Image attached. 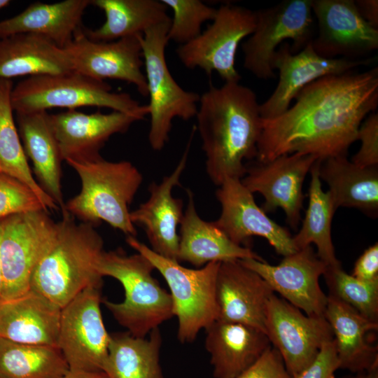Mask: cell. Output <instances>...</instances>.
<instances>
[{"mask_svg":"<svg viewBox=\"0 0 378 378\" xmlns=\"http://www.w3.org/2000/svg\"><path fill=\"white\" fill-rule=\"evenodd\" d=\"M349 378H378V368L370 371L356 373V375Z\"/></svg>","mask_w":378,"mask_h":378,"instance_id":"obj_45","label":"cell"},{"mask_svg":"<svg viewBox=\"0 0 378 378\" xmlns=\"http://www.w3.org/2000/svg\"><path fill=\"white\" fill-rule=\"evenodd\" d=\"M353 276L365 281L378 280V244L366 248L356 261Z\"/></svg>","mask_w":378,"mask_h":378,"instance_id":"obj_42","label":"cell"},{"mask_svg":"<svg viewBox=\"0 0 378 378\" xmlns=\"http://www.w3.org/2000/svg\"><path fill=\"white\" fill-rule=\"evenodd\" d=\"M173 13L167 37L179 46L186 44L196 37L202 31V24L212 21L217 8L200 0H161Z\"/></svg>","mask_w":378,"mask_h":378,"instance_id":"obj_37","label":"cell"},{"mask_svg":"<svg viewBox=\"0 0 378 378\" xmlns=\"http://www.w3.org/2000/svg\"><path fill=\"white\" fill-rule=\"evenodd\" d=\"M69 370L57 346L0 337V378H62Z\"/></svg>","mask_w":378,"mask_h":378,"instance_id":"obj_35","label":"cell"},{"mask_svg":"<svg viewBox=\"0 0 378 378\" xmlns=\"http://www.w3.org/2000/svg\"><path fill=\"white\" fill-rule=\"evenodd\" d=\"M91 5L102 10L106 18L95 29L82 27L83 34L94 41L142 35L155 25L171 21L161 0H91Z\"/></svg>","mask_w":378,"mask_h":378,"instance_id":"obj_31","label":"cell"},{"mask_svg":"<svg viewBox=\"0 0 378 378\" xmlns=\"http://www.w3.org/2000/svg\"><path fill=\"white\" fill-rule=\"evenodd\" d=\"M39 209L46 210L27 186L14 178L0 174V219Z\"/></svg>","mask_w":378,"mask_h":378,"instance_id":"obj_38","label":"cell"},{"mask_svg":"<svg viewBox=\"0 0 378 378\" xmlns=\"http://www.w3.org/2000/svg\"><path fill=\"white\" fill-rule=\"evenodd\" d=\"M192 133L185 152L174 171L159 183L148 187V199L130 211L132 223L139 225L146 232L151 249L157 254L178 261L179 235L178 226L183 216V201L174 197L172 191L180 184L187 162Z\"/></svg>","mask_w":378,"mask_h":378,"instance_id":"obj_21","label":"cell"},{"mask_svg":"<svg viewBox=\"0 0 378 378\" xmlns=\"http://www.w3.org/2000/svg\"><path fill=\"white\" fill-rule=\"evenodd\" d=\"M311 42L295 54L292 53L288 42L284 43L276 50L273 68L279 71V81L272 94L260 104L263 120L272 119L284 113L300 91L316 80L351 71L372 60L325 58L314 51Z\"/></svg>","mask_w":378,"mask_h":378,"instance_id":"obj_18","label":"cell"},{"mask_svg":"<svg viewBox=\"0 0 378 378\" xmlns=\"http://www.w3.org/2000/svg\"><path fill=\"white\" fill-rule=\"evenodd\" d=\"M103 372L108 378H164L160 364L162 336L159 328L148 338L130 332L111 334Z\"/></svg>","mask_w":378,"mask_h":378,"instance_id":"obj_32","label":"cell"},{"mask_svg":"<svg viewBox=\"0 0 378 378\" xmlns=\"http://www.w3.org/2000/svg\"><path fill=\"white\" fill-rule=\"evenodd\" d=\"M61 309L31 290L18 298L0 300V337L57 347Z\"/></svg>","mask_w":378,"mask_h":378,"instance_id":"obj_24","label":"cell"},{"mask_svg":"<svg viewBox=\"0 0 378 378\" xmlns=\"http://www.w3.org/2000/svg\"><path fill=\"white\" fill-rule=\"evenodd\" d=\"M255 12L230 4L217 8L207 28L191 41L178 46L176 53L184 66L200 68L207 75L216 72L224 83L239 82L235 68L237 48L254 31Z\"/></svg>","mask_w":378,"mask_h":378,"instance_id":"obj_11","label":"cell"},{"mask_svg":"<svg viewBox=\"0 0 378 378\" xmlns=\"http://www.w3.org/2000/svg\"><path fill=\"white\" fill-rule=\"evenodd\" d=\"M82 27L62 48L72 69L99 80L109 78L127 82L134 85L141 95L148 97L141 35L113 41H94L83 34Z\"/></svg>","mask_w":378,"mask_h":378,"instance_id":"obj_14","label":"cell"},{"mask_svg":"<svg viewBox=\"0 0 378 378\" xmlns=\"http://www.w3.org/2000/svg\"><path fill=\"white\" fill-rule=\"evenodd\" d=\"M57 223L44 209L13 214L1 219L0 300L18 298L29 290L31 274L51 246Z\"/></svg>","mask_w":378,"mask_h":378,"instance_id":"obj_10","label":"cell"},{"mask_svg":"<svg viewBox=\"0 0 378 378\" xmlns=\"http://www.w3.org/2000/svg\"><path fill=\"white\" fill-rule=\"evenodd\" d=\"M91 0L36 1L18 15L0 21V38L29 34L43 36L60 48L74 38Z\"/></svg>","mask_w":378,"mask_h":378,"instance_id":"obj_27","label":"cell"},{"mask_svg":"<svg viewBox=\"0 0 378 378\" xmlns=\"http://www.w3.org/2000/svg\"><path fill=\"white\" fill-rule=\"evenodd\" d=\"M18 130L27 158L32 163L37 182L62 212L65 203L62 191L59 148L47 111L16 113Z\"/></svg>","mask_w":378,"mask_h":378,"instance_id":"obj_28","label":"cell"},{"mask_svg":"<svg viewBox=\"0 0 378 378\" xmlns=\"http://www.w3.org/2000/svg\"><path fill=\"white\" fill-rule=\"evenodd\" d=\"M66 162L77 172L81 188L65 203L62 213L94 226L104 221L127 236L136 237L129 206L142 183L139 169L129 161L111 162L102 157Z\"/></svg>","mask_w":378,"mask_h":378,"instance_id":"obj_4","label":"cell"},{"mask_svg":"<svg viewBox=\"0 0 378 378\" xmlns=\"http://www.w3.org/2000/svg\"><path fill=\"white\" fill-rule=\"evenodd\" d=\"M62 378H108L104 372H88V371H73L68 372Z\"/></svg>","mask_w":378,"mask_h":378,"instance_id":"obj_44","label":"cell"},{"mask_svg":"<svg viewBox=\"0 0 378 378\" xmlns=\"http://www.w3.org/2000/svg\"><path fill=\"white\" fill-rule=\"evenodd\" d=\"M188 202L180 224L178 261L197 267L211 262L253 258L264 260L250 247L233 242L215 223L203 220L197 214L194 195L186 190Z\"/></svg>","mask_w":378,"mask_h":378,"instance_id":"obj_25","label":"cell"},{"mask_svg":"<svg viewBox=\"0 0 378 378\" xmlns=\"http://www.w3.org/2000/svg\"><path fill=\"white\" fill-rule=\"evenodd\" d=\"M339 360L334 339L323 346L314 361L293 378H335Z\"/></svg>","mask_w":378,"mask_h":378,"instance_id":"obj_41","label":"cell"},{"mask_svg":"<svg viewBox=\"0 0 378 378\" xmlns=\"http://www.w3.org/2000/svg\"><path fill=\"white\" fill-rule=\"evenodd\" d=\"M170 22L148 29L140 37L149 97L148 142L156 151L168 142L174 118L188 120L196 116L200 99L199 94L182 88L168 68L165 50Z\"/></svg>","mask_w":378,"mask_h":378,"instance_id":"obj_8","label":"cell"},{"mask_svg":"<svg viewBox=\"0 0 378 378\" xmlns=\"http://www.w3.org/2000/svg\"><path fill=\"white\" fill-rule=\"evenodd\" d=\"M255 12V29L241 43L243 65L256 78L267 80L275 76L273 59L281 44L290 40L295 54L313 40L312 0H285Z\"/></svg>","mask_w":378,"mask_h":378,"instance_id":"obj_9","label":"cell"},{"mask_svg":"<svg viewBox=\"0 0 378 378\" xmlns=\"http://www.w3.org/2000/svg\"><path fill=\"white\" fill-rule=\"evenodd\" d=\"M239 262L262 276L274 293L305 314L324 316L328 295L321 288L319 279L327 265L312 246L285 256L276 265L253 258Z\"/></svg>","mask_w":378,"mask_h":378,"instance_id":"obj_16","label":"cell"},{"mask_svg":"<svg viewBox=\"0 0 378 378\" xmlns=\"http://www.w3.org/2000/svg\"><path fill=\"white\" fill-rule=\"evenodd\" d=\"M10 79H0V174L14 178L27 186L48 211L59 209L45 192L31 173L15 125L10 94Z\"/></svg>","mask_w":378,"mask_h":378,"instance_id":"obj_34","label":"cell"},{"mask_svg":"<svg viewBox=\"0 0 378 378\" xmlns=\"http://www.w3.org/2000/svg\"><path fill=\"white\" fill-rule=\"evenodd\" d=\"M236 378H292L276 349L270 347L249 368Z\"/></svg>","mask_w":378,"mask_h":378,"instance_id":"obj_40","label":"cell"},{"mask_svg":"<svg viewBox=\"0 0 378 378\" xmlns=\"http://www.w3.org/2000/svg\"><path fill=\"white\" fill-rule=\"evenodd\" d=\"M100 290L88 287L61 309L57 347L69 370L103 372L111 335L102 316Z\"/></svg>","mask_w":378,"mask_h":378,"instance_id":"obj_12","label":"cell"},{"mask_svg":"<svg viewBox=\"0 0 378 378\" xmlns=\"http://www.w3.org/2000/svg\"><path fill=\"white\" fill-rule=\"evenodd\" d=\"M357 10L370 26L378 29V1L354 0Z\"/></svg>","mask_w":378,"mask_h":378,"instance_id":"obj_43","label":"cell"},{"mask_svg":"<svg viewBox=\"0 0 378 378\" xmlns=\"http://www.w3.org/2000/svg\"><path fill=\"white\" fill-rule=\"evenodd\" d=\"M279 116L263 120L256 160L284 155L347 156L358 128L378 106V68L330 75L304 87Z\"/></svg>","mask_w":378,"mask_h":378,"instance_id":"obj_1","label":"cell"},{"mask_svg":"<svg viewBox=\"0 0 378 378\" xmlns=\"http://www.w3.org/2000/svg\"><path fill=\"white\" fill-rule=\"evenodd\" d=\"M126 242L164 277L170 290L174 316L178 318L177 337L183 344L192 342L202 329L218 318L216 284L220 262L187 268L157 254L135 237L127 236Z\"/></svg>","mask_w":378,"mask_h":378,"instance_id":"obj_7","label":"cell"},{"mask_svg":"<svg viewBox=\"0 0 378 378\" xmlns=\"http://www.w3.org/2000/svg\"><path fill=\"white\" fill-rule=\"evenodd\" d=\"M330 295L347 304L358 313L378 321V280L365 281L347 274L342 265L328 267L323 275Z\"/></svg>","mask_w":378,"mask_h":378,"instance_id":"obj_36","label":"cell"},{"mask_svg":"<svg viewBox=\"0 0 378 378\" xmlns=\"http://www.w3.org/2000/svg\"><path fill=\"white\" fill-rule=\"evenodd\" d=\"M1 219H0V230H1ZM1 285H2V278H1V258H0V298H1Z\"/></svg>","mask_w":378,"mask_h":378,"instance_id":"obj_47","label":"cell"},{"mask_svg":"<svg viewBox=\"0 0 378 378\" xmlns=\"http://www.w3.org/2000/svg\"><path fill=\"white\" fill-rule=\"evenodd\" d=\"M197 129L206 156V171L214 184L241 179L244 160L257 155L262 118L255 93L239 82L211 85L200 95Z\"/></svg>","mask_w":378,"mask_h":378,"instance_id":"obj_2","label":"cell"},{"mask_svg":"<svg viewBox=\"0 0 378 378\" xmlns=\"http://www.w3.org/2000/svg\"><path fill=\"white\" fill-rule=\"evenodd\" d=\"M265 332L292 378L308 367L323 346L334 339L324 316L307 315L274 293L267 304Z\"/></svg>","mask_w":378,"mask_h":378,"instance_id":"obj_13","label":"cell"},{"mask_svg":"<svg viewBox=\"0 0 378 378\" xmlns=\"http://www.w3.org/2000/svg\"><path fill=\"white\" fill-rule=\"evenodd\" d=\"M10 101L15 113L81 106L104 107L145 115L148 113V106L140 105L130 94L113 92L106 81L74 70L27 77L13 88Z\"/></svg>","mask_w":378,"mask_h":378,"instance_id":"obj_6","label":"cell"},{"mask_svg":"<svg viewBox=\"0 0 378 378\" xmlns=\"http://www.w3.org/2000/svg\"><path fill=\"white\" fill-rule=\"evenodd\" d=\"M9 0H0V10L7 6L10 4Z\"/></svg>","mask_w":378,"mask_h":378,"instance_id":"obj_46","label":"cell"},{"mask_svg":"<svg viewBox=\"0 0 378 378\" xmlns=\"http://www.w3.org/2000/svg\"><path fill=\"white\" fill-rule=\"evenodd\" d=\"M317 31L311 42L325 58L357 59L378 48V29L359 14L354 0H312Z\"/></svg>","mask_w":378,"mask_h":378,"instance_id":"obj_15","label":"cell"},{"mask_svg":"<svg viewBox=\"0 0 378 378\" xmlns=\"http://www.w3.org/2000/svg\"><path fill=\"white\" fill-rule=\"evenodd\" d=\"M274 293L262 276L239 260L220 262L216 284L218 319L265 332L267 304Z\"/></svg>","mask_w":378,"mask_h":378,"instance_id":"obj_22","label":"cell"},{"mask_svg":"<svg viewBox=\"0 0 378 378\" xmlns=\"http://www.w3.org/2000/svg\"><path fill=\"white\" fill-rule=\"evenodd\" d=\"M100 274L118 280L125 290L121 302H102L131 335L146 337L174 316L171 295L153 276L154 267L141 254L122 249L104 251L97 264Z\"/></svg>","mask_w":378,"mask_h":378,"instance_id":"obj_5","label":"cell"},{"mask_svg":"<svg viewBox=\"0 0 378 378\" xmlns=\"http://www.w3.org/2000/svg\"><path fill=\"white\" fill-rule=\"evenodd\" d=\"M216 192L221 206L214 223L235 244L248 246L252 237L265 239L284 257L298 251L289 231L272 220L239 178H227ZM249 247V246H248Z\"/></svg>","mask_w":378,"mask_h":378,"instance_id":"obj_19","label":"cell"},{"mask_svg":"<svg viewBox=\"0 0 378 378\" xmlns=\"http://www.w3.org/2000/svg\"><path fill=\"white\" fill-rule=\"evenodd\" d=\"M318 175L328 186L335 207L359 209L370 216L378 212V167H361L347 156L320 160Z\"/></svg>","mask_w":378,"mask_h":378,"instance_id":"obj_29","label":"cell"},{"mask_svg":"<svg viewBox=\"0 0 378 378\" xmlns=\"http://www.w3.org/2000/svg\"><path fill=\"white\" fill-rule=\"evenodd\" d=\"M205 330L215 378H236L272 346L265 332L246 324L217 319Z\"/></svg>","mask_w":378,"mask_h":378,"instance_id":"obj_23","label":"cell"},{"mask_svg":"<svg viewBox=\"0 0 378 378\" xmlns=\"http://www.w3.org/2000/svg\"><path fill=\"white\" fill-rule=\"evenodd\" d=\"M317 160L311 155L293 153L267 162L256 160L246 165L241 181L251 192H258L264 197L261 208L265 212L281 208L288 223L296 229L301 219L303 183Z\"/></svg>","mask_w":378,"mask_h":378,"instance_id":"obj_17","label":"cell"},{"mask_svg":"<svg viewBox=\"0 0 378 378\" xmlns=\"http://www.w3.org/2000/svg\"><path fill=\"white\" fill-rule=\"evenodd\" d=\"M104 251L103 239L94 225L76 223L62 213L51 246L31 274L29 290L62 308L84 289L101 288L97 264Z\"/></svg>","mask_w":378,"mask_h":378,"instance_id":"obj_3","label":"cell"},{"mask_svg":"<svg viewBox=\"0 0 378 378\" xmlns=\"http://www.w3.org/2000/svg\"><path fill=\"white\" fill-rule=\"evenodd\" d=\"M145 116L115 111L85 113L76 109L49 114L62 158L65 161L100 158L101 149L112 135L127 132L134 122Z\"/></svg>","mask_w":378,"mask_h":378,"instance_id":"obj_20","label":"cell"},{"mask_svg":"<svg viewBox=\"0 0 378 378\" xmlns=\"http://www.w3.org/2000/svg\"><path fill=\"white\" fill-rule=\"evenodd\" d=\"M320 160H317L309 172V202L302 227L293 237L297 250L314 244L318 257L328 266L342 265L337 258L331 237V223L336 211L330 194L323 191L318 175Z\"/></svg>","mask_w":378,"mask_h":378,"instance_id":"obj_33","label":"cell"},{"mask_svg":"<svg viewBox=\"0 0 378 378\" xmlns=\"http://www.w3.org/2000/svg\"><path fill=\"white\" fill-rule=\"evenodd\" d=\"M71 70L64 50L43 36L21 34L0 38V79Z\"/></svg>","mask_w":378,"mask_h":378,"instance_id":"obj_30","label":"cell"},{"mask_svg":"<svg viewBox=\"0 0 378 378\" xmlns=\"http://www.w3.org/2000/svg\"><path fill=\"white\" fill-rule=\"evenodd\" d=\"M361 143L360 149L351 162L361 167H378V113L368 115L360 124L356 141Z\"/></svg>","mask_w":378,"mask_h":378,"instance_id":"obj_39","label":"cell"},{"mask_svg":"<svg viewBox=\"0 0 378 378\" xmlns=\"http://www.w3.org/2000/svg\"><path fill=\"white\" fill-rule=\"evenodd\" d=\"M324 316L333 332L339 369L359 373L378 368L377 346L368 338L370 332L377 330L378 321L330 295Z\"/></svg>","mask_w":378,"mask_h":378,"instance_id":"obj_26","label":"cell"}]
</instances>
